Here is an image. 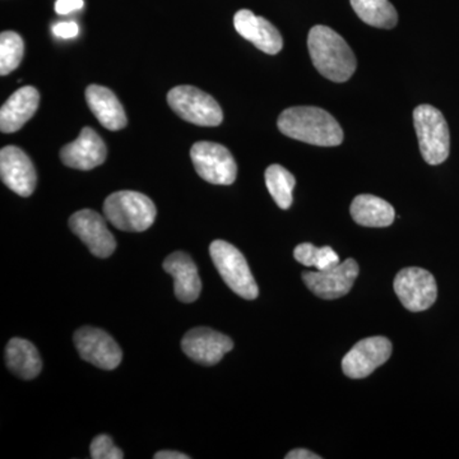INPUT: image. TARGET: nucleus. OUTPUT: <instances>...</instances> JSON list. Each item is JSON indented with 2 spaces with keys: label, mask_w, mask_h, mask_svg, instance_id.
I'll return each mask as SVG.
<instances>
[{
  "label": "nucleus",
  "mask_w": 459,
  "mask_h": 459,
  "mask_svg": "<svg viewBox=\"0 0 459 459\" xmlns=\"http://www.w3.org/2000/svg\"><path fill=\"white\" fill-rule=\"evenodd\" d=\"M184 353L198 364L212 367L234 349L231 338L211 328L190 329L181 341Z\"/></svg>",
  "instance_id": "13"
},
{
  "label": "nucleus",
  "mask_w": 459,
  "mask_h": 459,
  "mask_svg": "<svg viewBox=\"0 0 459 459\" xmlns=\"http://www.w3.org/2000/svg\"><path fill=\"white\" fill-rule=\"evenodd\" d=\"M190 159L202 179L214 186H231L238 177V165L222 144L197 142L190 150Z\"/></svg>",
  "instance_id": "7"
},
{
  "label": "nucleus",
  "mask_w": 459,
  "mask_h": 459,
  "mask_svg": "<svg viewBox=\"0 0 459 459\" xmlns=\"http://www.w3.org/2000/svg\"><path fill=\"white\" fill-rule=\"evenodd\" d=\"M210 255L220 276L235 294L246 300H255L258 298V285L246 256L238 247L228 241L214 240L210 246Z\"/></svg>",
  "instance_id": "5"
},
{
  "label": "nucleus",
  "mask_w": 459,
  "mask_h": 459,
  "mask_svg": "<svg viewBox=\"0 0 459 459\" xmlns=\"http://www.w3.org/2000/svg\"><path fill=\"white\" fill-rule=\"evenodd\" d=\"M108 157V148L98 133L90 126L81 131L77 140L65 144L60 150L63 164L77 170H92L104 164Z\"/></svg>",
  "instance_id": "15"
},
{
  "label": "nucleus",
  "mask_w": 459,
  "mask_h": 459,
  "mask_svg": "<svg viewBox=\"0 0 459 459\" xmlns=\"http://www.w3.org/2000/svg\"><path fill=\"white\" fill-rule=\"evenodd\" d=\"M0 175L2 181L21 197H30L36 189L38 175L31 159L16 146L0 151Z\"/></svg>",
  "instance_id": "14"
},
{
  "label": "nucleus",
  "mask_w": 459,
  "mask_h": 459,
  "mask_svg": "<svg viewBox=\"0 0 459 459\" xmlns=\"http://www.w3.org/2000/svg\"><path fill=\"white\" fill-rule=\"evenodd\" d=\"M86 101L104 128L113 132L126 128L128 123L126 110L113 91L99 84H91L86 90Z\"/></svg>",
  "instance_id": "19"
},
{
  "label": "nucleus",
  "mask_w": 459,
  "mask_h": 459,
  "mask_svg": "<svg viewBox=\"0 0 459 459\" xmlns=\"http://www.w3.org/2000/svg\"><path fill=\"white\" fill-rule=\"evenodd\" d=\"M359 264L349 258L327 271L304 272L303 281L323 300H336L351 291L359 276Z\"/></svg>",
  "instance_id": "11"
},
{
  "label": "nucleus",
  "mask_w": 459,
  "mask_h": 459,
  "mask_svg": "<svg viewBox=\"0 0 459 459\" xmlns=\"http://www.w3.org/2000/svg\"><path fill=\"white\" fill-rule=\"evenodd\" d=\"M286 459H320V455L316 453L307 451V449L299 448L294 449L286 455Z\"/></svg>",
  "instance_id": "29"
},
{
  "label": "nucleus",
  "mask_w": 459,
  "mask_h": 459,
  "mask_svg": "<svg viewBox=\"0 0 459 459\" xmlns=\"http://www.w3.org/2000/svg\"><path fill=\"white\" fill-rule=\"evenodd\" d=\"M413 124L422 159L429 165L443 164L451 151V134L442 111L431 105H419L413 110Z\"/></svg>",
  "instance_id": "4"
},
{
  "label": "nucleus",
  "mask_w": 459,
  "mask_h": 459,
  "mask_svg": "<svg viewBox=\"0 0 459 459\" xmlns=\"http://www.w3.org/2000/svg\"><path fill=\"white\" fill-rule=\"evenodd\" d=\"M25 56V42L17 32L5 31L0 35V74L16 71Z\"/></svg>",
  "instance_id": "25"
},
{
  "label": "nucleus",
  "mask_w": 459,
  "mask_h": 459,
  "mask_svg": "<svg viewBox=\"0 0 459 459\" xmlns=\"http://www.w3.org/2000/svg\"><path fill=\"white\" fill-rule=\"evenodd\" d=\"M296 261L305 267H314L318 271H327L340 264V256L331 247H316L310 243H303L295 247Z\"/></svg>",
  "instance_id": "24"
},
{
  "label": "nucleus",
  "mask_w": 459,
  "mask_h": 459,
  "mask_svg": "<svg viewBox=\"0 0 459 459\" xmlns=\"http://www.w3.org/2000/svg\"><path fill=\"white\" fill-rule=\"evenodd\" d=\"M350 212L353 221L365 228H388L395 217L394 205L371 195H360L353 199Z\"/></svg>",
  "instance_id": "20"
},
{
  "label": "nucleus",
  "mask_w": 459,
  "mask_h": 459,
  "mask_svg": "<svg viewBox=\"0 0 459 459\" xmlns=\"http://www.w3.org/2000/svg\"><path fill=\"white\" fill-rule=\"evenodd\" d=\"M91 458L93 459H122V449L115 446L113 439L108 435H98L92 440L90 446Z\"/></svg>",
  "instance_id": "26"
},
{
  "label": "nucleus",
  "mask_w": 459,
  "mask_h": 459,
  "mask_svg": "<svg viewBox=\"0 0 459 459\" xmlns=\"http://www.w3.org/2000/svg\"><path fill=\"white\" fill-rule=\"evenodd\" d=\"M155 459H190L188 455H184V453L174 452V451H161L157 452L155 455H153Z\"/></svg>",
  "instance_id": "30"
},
{
  "label": "nucleus",
  "mask_w": 459,
  "mask_h": 459,
  "mask_svg": "<svg viewBox=\"0 0 459 459\" xmlns=\"http://www.w3.org/2000/svg\"><path fill=\"white\" fill-rule=\"evenodd\" d=\"M166 273L174 279L175 295L181 303H195L202 291L198 268L186 253L175 252L162 264Z\"/></svg>",
  "instance_id": "17"
},
{
  "label": "nucleus",
  "mask_w": 459,
  "mask_h": 459,
  "mask_svg": "<svg viewBox=\"0 0 459 459\" xmlns=\"http://www.w3.org/2000/svg\"><path fill=\"white\" fill-rule=\"evenodd\" d=\"M168 102L172 111L186 122L199 126H217L222 123L223 113L219 102L197 87H174L168 93Z\"/></svg>",
  "instance_id": "6"
},
{
  "label": "nucleus",
  "mask_w": 459,
  "mask_h": 459,
  "mask_svg": "<svg viewBox=\"0 0 459 459\" xmlns=\"http://www.w3.org/2000/svg\"><path fill=\"white\" fill-rule=\"evenodd\" d=\"M394 289L401 304L413 313L425 312L433 307L437 298L435 277L422 268H403L398 272Z\"/></svg>",
  "instance_id": "8"
},
{
  "label": "nucleus",
  "mask_w": 459,
  "mask_h": 459,
  "mask_svg": "<svg viewBox=\"0 0 459 459\" xmlns=\"http://www.w3.org/2000/svg\"><path fill=\"white\" fill-rule=\"evenodd\" d=\"M104 214L114 228L128 232L146 231L156 220V205L147 195L122 190L108 195Z\"/></svg>",
  "instance_id": "3"
},
{
  "label": "nucleus",
  "mask_w": 459,
  "mask_h": 459,
  "mask_svg": "<svg viewBox=\"0 0 459 459\" xmlns=\"http://www.w3.org/2000/svg\"><path fill=\"white\" fill-rule=\"evenodd\" d=\"M264 179L268 192L276 204L281 210H289L294 202V197H292L296 184L294 175L286 170L283 166L271 165L265 170Z\"/></svg>",
  "instance_id": "23"
},
{
  "label": "nucleus",
  "mask_w": 459,
  "mask_h": 459,
  "mask_svg": "<svg viewBox=\"0 0 459 459\" xmlns=\"http://www.w3.org/2000/svg\"><path fill=\"white\" fill-rule=\"evenodd\" d=\"M280 132L292 140L320 147H336L343 142V131L333 115L316 107L286 108L280 115Z\"/></svg>",
  "instance_id": "1"
},
{
  "label": "nucleus",
  "mask_w": 459,
  "mask_h": 459,
  "mask_svg": "<svg viewBox=\"0 0 459 459\" xmlns=\"http://www.w3.org/2000/svg\"><path fill=\"white\" fill-rule=\"evenodd\" d=\"M74 346L81 358L100 369L114 370L122 362L123 352L113 337L102 329L83 327L74 333Z\"/></svg>",
  "instance_id": "9"
},
{
  "label": "nucleus",
  "mask_w": 459,
  "mask_h": 459,
  "mask_svg": "<svg viewBox=\"0 0 459 459\" xmlns=\"http://www.w3.org/2000/svg\"><path fill=\"white\" fill-rule=\"evenodd\" d=\"M392 350V342L386 337L376 336L361 340L342 359L344 376L351 379L369 377L374 370L389 360Z\"/></svg>",
  "instance_id": "10"
},
{
  "label": "nucleus",
  "mask_w": 459,
  "mask_h": 459,
  "mask_svg": "<svg viewBox=\"0 0 459 459\" xmlns=\"http://www.w3.org/2000/svg\"><path fill=\"white\" fill-rule=\"evenodd\" d=\"M307 48L316 71L323 77L342 83L356 71V57L351 48L327 26H314L307 36Z\"/></svg>",
  "instance_id": "2"
},
{
  "label": "nucleus",
  "mask_w": 459,
  "mask_h": 459,
  "mask_svg": "<svg viewBox=\"0 0 459 459\" xmlns=\"http://www.w3.org/2000/svg\"><path fill=\"white\" fill-rule=\"evenodd\" d=\"M361 21L377 29H394L398 22L397 11L389 0H350Z\"/></svg>",
  "instance_id": "22"
},
{
  "label": "nucleus",
  "mask_w": 459,
  "mask_h": 459,
  "mask_svg": "<svg viewBox=\"0 0 459 459\" xmlns=\"http://www.w3.org/2000/svg\"><path fill=\"white\" fill-rule=\"evenodd\" d=\"M8 369L21 379L31 380L39 377L42 361L38 350L30 341L12 338L5 349Z\"/></svg>",
  "instance_id": "21"
},
{
  "label": "nucleus",
  "mask_w": 459,
  "mask_h": 459,
  "mask_svg": "<svg viewBox=\"0 0 459 459\" xmlns=\"http://www.w3.org/2000/svg\"><path fill=\"white\" fill-rule=\"evenodd\" d=\"M238 35L255 44L263 53L276 56L283 48L282 36L270 21L255 16L249 9H241L234 17Z\"/></svg>",
  "instance_id": "16"
},
{
  "label": "nucleus",
  "mask_w": 459,
  "mask_h": 459,
  "mask_svg": "<svg viewBox=\"0 0 459 459\" xmlns=\"http://www.w3.org/2000/svg\"><path fill=\"white\" fill-rule=\"evenodd\" d=\"M84 5L83 0H56V12L57 14H69L71 12L80 11Z\"/></svg>",
  "instance_id": "28"
},
{
  "label": "nucleus",
  "mask_w": 459,
  "mask_h": 459,
  "mask_svg": "<svg viewBox=\"0 0 459 459\" xmlns=\"http://www.w3.org/2000/svg\"><path fill=\"white\" fill-rule=\"evenodd\" d=\"M69 228L98 258H108L117 249V241L107 221L95 211L81 210L72 214Z\"/></svg>",
  "instance_id": "12"
},
{
  "label": "nucleus",
  "mask_w": 459,
  "mask_h": 459,
  "mask_svg": "<svg viewBox=\"0 0 459 459\" xmlns=\"http://www.w3.org/2000/svg\"><path fill=\"white\" fill-rule=\"evenodd\" d=\"M54 35L60 39H74L80 32V27L75 22H59L53 27Z\"/></svg>",
  "instance_id": "27"
},
{
  "label": "nucleus",
  "mask_w": 459,
  "mask_h": 459,
  "mask_svg": "<svg viewBox=\"0 0 459 459\" xmlns=\"http://www.w3.org/2000/svg\"><path fill=\"white\" fill-rule=\"evenodd\" d=\"M40 93L32 86L21 87L4 102L0 110V129L3 133L20 131L35 115Z\"/></svg>",
  "instance_id": "18"
}]
</instances>
